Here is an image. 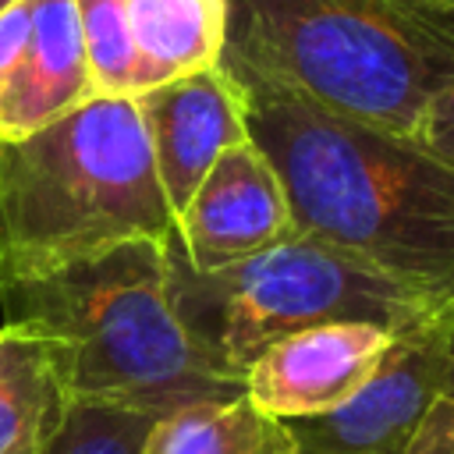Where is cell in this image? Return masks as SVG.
Masks as SVG:
<instances>
[{
	"instance_id": "cell-1",
	"label": "cell",
	"mask_w": 454,
	"mask_h": 454,
	"mask_svg": "<svg viewBox=\"0 0 454 454\" xmlns=\"http://www.w3.org/2000/svg\"><path fill=\"white\" fill-rule=\"evenodd\" d=\"M227 74L248 138L280 177L291 227L454 309V167L422 138L330 114L245 67Z\"/></svg>"
},
{
	"instance_id": "cell-2",
	"label": "cell",
	"mask_w": 454,
	"mask_h": 454,
	"mask_svg": "<svg viewBox=\"0 0 454 454\" xmlns=\"http://www.w3.org/2000/svg\"><path fill=\"white\" fill-rule=\"evenodd\" d=\"M167 241L131 238L32 280L0 284L7 323L50 340L71 401L167 415L234 401L245 383L220 376L181 330L167 298Z\"/></svg>"
},
{
	"instance_id": "cell-3",
	"label": "cell",
	"mask_w": 454,
	"mask_h": 454,
	"mask_svg": "<svg viewBox=\"0 0 454 454\" xmlns=\"http://www.w3.org/2000/svg\"><path fill=\"white\" fill-rule=\"evenodd\" d=\"M220 64L419 138L454 89V11L429 0H227Z\"/></svg>"
},
{
	"instance_id": "cell-4",
	"label": "cell",
	"mask_w": 454,
	"mask_h": 454,
	"mask_svg": "<svg viewBox=\"0 0 454 454\" xmlns=\"http://www.w3.org/2000/svg\"><path fill=\"white\" fill-rule=\"evenodd\" d=\"M170 234L174 213L135 96H92L32 135L0 142V284Z\"/></svg>"
},
{
	"instance_id": "cell-5",
	"label": "cell",
	"mask_w": 454,
	"mask_h": 454,
	"mask_svg": "<svg viewBox=\"0 0 454 454\" xmlns=\"http://www.w3.org/2000/svg\"><path fill=\"white\" fill-rule=\"evenodd\" d=\"M163 252L167 298L181 330L220 376L238 383L270 344L316 323H376L404 333L443 312L426 294L301 231L216 270L188 266L174 234Z\"/></svg>"
},
{
	"instance_id": "cell-6",
	"label": "cell",
	"mask_w": 454,
	"mask_h": 454,
	"mask_svg": "<svg viewBox=\"0 0 454 454\" xmlns=\"http://www.w3.org/2000/svg\"><path fill=\"white\" fill-rule=\"evenodd\" d=\"M454 309L397 333L369 380L337 408L287 419L294 454H408L450 376Z\"/></svg>"
},
{
	"instance_id": "cell-7",
	"label": "cell",
	"mask_w": 454,
	"mask_h": 454,
	"mask_svg": "<svg viewBox=\"0 0 454 454\" xmlns=\"http://www.w3.org/2000/svg\"><path fill=\"white\" fill-rule=\"evenodd\" d=\"M291 209L266 153L248 138L231 145L174 220V241L188 266L216 270L287 238Z\"/></svg>"
},
{
	"instance_id": "cell-8",
	"label": "cell",
	"mask_w": 454,
	"mask_h": 454,
	"mask_svg": "<svg viewBox=\"0 0 454 454\" xmlns=\"http://www.w3.org/2000/svg\"><path fill=\"white\" fill-rule=\"evenodd\" d=\"M145 124L156 181L177 220L209 167L238 142H248L245 103L223 64L170 78L135 96Z\"/></svg>"
},
{
	"instance_id": "cell-9",
	"label": "cell",
	"mask_w": 454,
	"mask_h": 454,
	"mask_svg": "<svg viewBox=\"0 0 454 454\" xmlns=\"http://www.w3.org/2000/svg\"><path fill=\"white\" fill-rule=\"evenodd\" d=\"M397 333L376 323H316L270 344L245 372V397L270 419H309L344 404Z\"/></svg>"
},
{
	"instance_id": "cell-10",
	"label": "cell",
	"mask_w": 454,
	"mask_h": 454,
	"mask_svg": "<svg viewBox=\"0 0 454 454\" xmlns=\"http://www.w3.org/2000/svg\"><path fill=\"white\" fill-rule=\"evenodd\" d=\"M92 96L74 0H32L28 43L0 92V142L32 135Z\"/></svg>"
},
{
	"instance_id": "cell-11",
	"label": "cell",
	"mask_w": 454,
	"mask_h": 454,
	"mask_svg": "<svg viewBox=\"0 0 454 454\" xmlns=\"http://www.w3.org/2000/svg\"><path fill=\"white\" fill-rule=\"evenodd\" d=\"M227 0H128L135 92L220 64Z\"/></svg>"
},
{
	"instance_id": "cell-12",
	"label": "cell",
	"mask_w": 454,
	"mask_h": 454,
	"mask_svg": "<svg viewBox=\"0 0 454 454\" xmlns=\"http://www.w3.org/2000/svg\"><path fill=\"white\" fill-rule=\"evenodd\" d=\"M53 348L39 333L0 326V454H43L67 411Z\"/></svg>"
},
{
	"instance_id": "cell-13",
	"label": "cell",
	"mask_w": 454,
	"mask_h": 454,
	"mask_svg": "<svg viewBox=\"0 0 454 454\" xmlns=\"http://www.w3.org/2000/svg\"><path fill=\"white\" fill-rule=\"evenodd\" d=\"M142 454H294L280 419L262 415L245 394L188 404L149 426Z\"/></svg>"
},
{
	"instance_id": "cell-14",
	"label": "cell",
	"mask_w": 454,
	"mask_h": 454,
	"mask_svg": "<svg viewBox=\"0 0 454 454\" xmlns=\"http://www.w3.org/2000/svg\"><path fill=\"white\" fill-rule=\"evenodd\" d=\"M153 422L156 415L138 408L71 401L43 454H142Z\"/></svg>"
},
{
	"instance_id": "cell-15",
	"label": "cell",
	"mask_w": 454,
	"mask_h": 454,
	"mask_svg": "<svg viewBox=\"0 0 454 454\" xmlns=\"http://www.w3.org/2000/svg\"><path fill=\"white\" fill-rule=\"evenodd\" d=\"M96 96L135 92V53L128 35V0H74Z\"/></svg>"
},
{
	"instance_id": "cell-16",
	"label": "cell",
	"mask_w": 454,
	"mask_h": 454,
	"mask_svg": "<svg viewBox=\"0 0 454 454\" xmlns=\"http://www.w3.org/2000/svg\"><path fill=\"white\" fill-rule=\"evenodd\" d=\"M28 25H32V0H18L0 11V92L21 60V50L28 43Z\"/></svg>"
},
{
	"instance_id": "cell-17",
	"label": "cell",
	"mask_w": 454,
	"mask_h": 454,
	"mask_svg": "<svg viewBox=\"0 0 454 454\" xmlns=\"http://www.w3.org/2000/svg\"><path fill=\"white\" fill-rule=\"evenodd\" d=\"M408 454H454V401H436V408L415 433Z\"/></svg>"
},
{
	"instance_id": "cell-18",
	"label": "cell",
	"mask_w": 454,
	"mask_h": 454,
	"mask_svg": "<svg viewBox=\"0 0 454 454\" xmlns=\"http://www.w3.org/2000/svg\"><path fill=\"white\" fill-rule=\"evenodd\" d=\"M419 138H422L443 163L454 167V89L443 92V96L433 103V110H429V117H426Z\"/></svg>"
},
{
	"instance_id": "cell-19",
	"label": "cell",
	"mask_w": 454,
	"mask_h": 454,
	"mask_svg": "<svg viewBox=\"0 0 454 454\" xmlns=\"http://www.w3.org/2000/svg\"><path fill=\"white\" fill-rule=\"evenodd\" d=\"M447 401H454V333H450V376H447Z\"/></svg>"
},
{
	"instance_id": "cell-20",
	"label": "cell",
	"mask_w": 454,
	"mask_h": 454,
	"mask_svg": "<svg viewBox=\"0 0 454 454\" xmlns=\"http://www.w3.org/2000/svg\"><path fill=\"white\" fill-rule=\"evenodd\" d=\"M429 4H440V7H450L454 11V0H429Z\"/></svg>"
},
{
	"instance_id": "cell-21",
	"label": "cell",
	"mask_w": 454,
	"mask_h": 454,
	"mask_svg": "<svg viewBox=\"0 0 454 454\" xmlns=\"http://www.w3.org/2000/svg\"><path fill=\"white\" fill-rule=\"evenodd\" d=\"M11 4H18V0H0V11H4V7H11Z\"/></svg>"
}]
</instances>
